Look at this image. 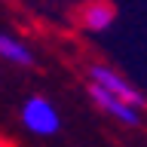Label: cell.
Segmentation results:
<instances>
[{"mask_svg":"<svg viewBox=\"0 0 147 147\" xmlns=\"http://www.w3.org/2000/svg\"><path fill=\"white\" fill-rule=\"evenodd\" d=\"M86 77H89L92 86H98V89L117 95L119 101H126V104H132V107H138V110L147 107V98L141 95V89L132 86V83H129L117 67H110V64H104V61H95V64L86 67Z\"/></svg>","mask_w":147,"mask_h":147,"instance_id":"6da1fadb","label":"cell"},{"mask_svg":"<svg viewBox=\"0 0 147 147\" xmlns=\"http://www.w3.org/2000/svg\"><path fill=\"white\" fill-rule=\"evenodd\" d=\"M22 126L31 132V135H55L61 129V113L49 98L43 95H31V98L22 104Z\"/></svg>","mask_w":147,"mask_h":147,"instance_id":"7a4b0ae2","label":"cell"},{"mask_svg":"<svg viewBox=\"0 0 147 147\" xmlns=\"http://www.w3.org/2000/svg\"><path fill=\"white\" fill-rule=\"evenodd\" d=\"M86 92H89L92 104L101 110V113H107L110 119H117V123H123V126H138L141 123V110L132 107V104H126V101H119L117 95H110V92L98 89V86H86Z\"/></svg>","mask_w":147,"mask_h":147,"instance_id":"3957f363","label":"cell"},{"mask_svg":"<svg viewBox=\"0 0 147 147\" xmlns=\"http://www.w3.org/2000/svg\"><path fill=\"white\" fill-rule=\"evenodd\" d=\"M77 22L89 34H104L117 22V6L110 0H86L80 6V12H77Z\"/></svg>","mask_w":147,"mask_h":147,"instance_id":"277c9868","label":"cell"},{"mask_svg":"<svg viewBox=\"0 0 147 147\" xmlns=\"http://www.w3.org/2000/svg\"><path fill=\"white\" fill-rule=\"evenodd\" d=\"M0 61L12 64V67H31L34 64V49L25 37L12 34V31H0Z\"/></svg>","mask_w":147,"mask_h":147,"instance_id":"5b68a950","label":"cell"}]
</instances>
